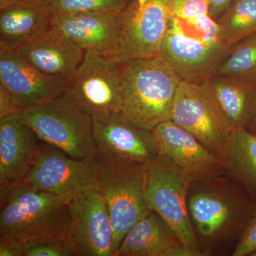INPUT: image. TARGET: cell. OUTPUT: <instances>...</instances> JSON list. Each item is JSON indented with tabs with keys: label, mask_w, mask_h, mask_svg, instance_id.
Instances as JSON below:
<instances>
[{
	"label": "cell",
	"mask_w": 256,
	"mask_h": 256,
	"mask_svg": "<svg viewBox=\"0 0 256 256\" xmlns=\"http://www.w3.org/2000/svg\"><path fill=\"white\" fill-rule=\"evenodd\" d=\"M190 222L202 256L232 255L256 208V201L228 174L192 182Z\"/></svg>",
	"instance_id": "1"
},
{
	"label": "cell",
	"mask_w": 256,
	"mask_h": 256,
	"mask_svg": "<svg viewBox=\"0 0 256 256\" xmlns=\"http://www.w3.org/2000/svg\"><path fill=\"white\" fill-rule=\"evenodd\" d=\"M22 182L0 188V236L21 240L26 246L68 237L69 200Z\"/></svg>",
	"instance_id": "2"
},
{
	"label": "cell",
	"mask_w": 256,
	"mask_h": 256,
	"mask_svg": "<svg viewBox=\"0 0 256 256\" xmlns=\"http://www.w3.org/2000/svg\"><path fill=\"white\" fill-rule=\"evenodd\" d=\"M182 80L160 56L122 64L121 114L148 130L170 120Z\"/></svg>",
	"instance_id": "3"
},
{
	"label": "cell",
	"mask_w": 256,
	"mask_h": 256,
	"mask_svg": "<svg viewBox=\"0 0 256 256\" xmlns=\"http://www.w3.org/2000/svg\"><path fill=\"white\" fill-rule=\"evenodd\" d=\"M97 184L114 230V256L126 234L150 210L146 197V164L96 156Z\"/></svg>",
	"instance_id": "4"
},
{
	"label": "cell",
	"mask_w": 256,
	"mask_h": 256,
	"mask_svg": "<svg viewBox=\"0 0 256 256\" xmlns=\"http://www.w3.org/2000/svg\"><path fill=\"white\" fill-rule=\"evenodd\" d=\"M20 112L43 142L76 159L97 156L94 120L66 94Z\"/></svg>",
	"instance_id": "5"
},
{
	"label": "cell",
	"mask_w": 256,
	"mask_h": 256,
	"mask_svg": "<svg viewBox=\"0 0 256 256\" xmlns=\"http://www.w3.org/2000/svg\"><path fill=\"white\" fill-rule=\"evenodd\" d=\"M122 64L86 50L84 60L66 80L65 94L92 119L121 114Z\"/></svg>",
	"instance_id": "6"
},
{
	"label": "cell",
	"mask_w": 256,
	"mask_h": 256,
	"mask_svg": "<svg viewBox=\"0 0 256 256\" xmlns=\"http://www.w3.org/2000/svg\"><path fill=\"white\" fill-rule=\"evenodd\" d=\"M171 120L222 160L234 128L204 82L182 80Z\"/></svg>",
	"instance_id": "7"
},
{
	"label": "cell",
	"mask_w": 256,
	"mask_h": 256,
	"mask_svg": "<svg viewBox=\"0 0 256 256\" xmlns=\"http://www.w3.org/2000/svg\"><path fill=\"white\" fill-rule=\"evenodd\" d=\"M192 180L164 156L146 164V197L158 213L178 234L181 242L202 256L192 228L188 208Z\"/></svg>",
	"instance_id": "8"
},
{
	"label": "cell",
	"mask_w": 256,
	"mask_h": 256,
	"mask_svg": "<svg viewBox=\"0 0 256 256\" xmlns=\"http://www.w3.org/2000/svg\"><path fill=\"white\" fill-rule=\"evenodd\" d=\"M121 18L114 60L126 64L160 56L171 18L166 0H132Z\"/></svg>",
	"instance_id": "9"
},
{
	"label": "cell",
	"mask_w": 256,
	"mask_h": 256,
	"mask_svg": "<svg viewBox=\"0 0 256 256\" xmlns=\"http://www.w3.org/2000/svg\"><path fill=\"white\" fill-rule=\"evenodd\" d=\"M69 208L66 242L74 256H114V227L97 183L70 197Z\"/></svg>",
	"instance_id": "10"
},
{
	"label": "cell",
	"mask_w": 256,
	"mask_h": 256,
	"mask_svg": "<svg viewBox=\"0 0 256 256\" xmlns=\"http://www.w3.org/2000/svg\"><path fill=\"white\" fill-rule=\"evenodd\" d=\"M22 182L36 190L70 198L97 183L96 158L76 159L42 141L33 166Z\"/></svg>",
	"instance_id": "11"
},
{
	"label": "cell",
	"mask_w": 256,
	"mask_h": 256,
	"mask_svg": "<svg viewBox=\"0 0 256 256\" xmlns=\"http://www.w3.org/2000/svg\"><path fill=\"white\" fill-rule=\"evenodd\" d=\"M151 131L159 156L169 160L192 182L226 174L220 156L172 120Z\"/></svg>",
	"instance_id": "12"
},
{
	"label": "cell",
	"mask_w": 256,
	"mask_h": 256,
	"mask_svg": "<svg viewBox=\"0 0 256 256\" xmlns=\"http://www.w3.org/2000/svg\"><path fill=\"white\" fill-rule=\"evenodd\" d=\"M230 48L222 40L205 42L184 34L170 18L160 56L182 80L202 82L214 75Z\"/></svg>",
	"instance_id": "13"
},
{
	"label": "cell",
	"mask_w": 256,
	"mask_h": 256,
	"mask_svg": "<svg viewBox=\"0 0 256 256\" xmlns=\"http://www.w3.org/2000/svg\"><path fill=\"white\" fill-rule=\"evenodd\" d=\"M0 87L21 112L64 95L66 82L42 73L18 50L0 48Z\"/></svg>",
	"instance_id": "14"
},
{
	"label": "cell",
	"mask_w": 256,
	"mask_h": 256,
	"mask_svg": "<svg viewBox=\"0 0 256 256\" xmlns=\"http://www.w3.org/2000/svg\"><path fill=\"white\" fill-rule=\"evenodd\" d=\"M94 120L97 156L148 164L159 156L151 130L130 122L122 114Z\"/></svg>",
	"instance_id": "15"
},
{
	"label": "cell",
	"mask_w": 256,
	"mask_h": 256,
	"mask_svg": "<svg viewBox=\"0 0 256 256\" xmlns=\"http://www.w3.org/2000/svg\"><path fill=\"white\" fill-rule=\"evenodd\" d=\"M42 142L20 112L0 119V188L24 180L40 152Z\"/></svg>",
	"instance_id": "16"
},
{
	"label": "cell",
	"mask_w": 256,
	"mask_h": 256,
	"mask_svg": "<svg viewBox=\"0 0 256 256\" xmlns=\"http://www.w3.org/2000/svg\"><path fill=\"white\" fill-rule=\"evenodd\" d=\"M121 14L78 12L52 14L50 26L84 50L114 60L118 48Z\"/></svg>",
	"instance_id": "17"
},
{
	"label": "cell",
	"mask_w": 256,
	"mask_h": 256,
	"mask_svg": "<svg viewBox=\"0 0 256 256\" xmlns=\"http://www.w3.org/2000/svg\"><path fill=\"white\" fill-rule=\"evenodd\" d=\"M18 50L42 73L66 82L78 68L86 52L52 26Z\"/></svg>",
	"instance_id": "18"
},
{
	"label": "cell",
	"mask_w": 256,
	"mask_h": 256,
	"mask_svg": "<svg viewBox=\"0 0 256 256\" xmlns=\"http://www.w3.org/2000/svg\"><path fill=\"white\" fill-rule=\"evenodd\" d=\"M45 6L16 1L0 8V48L18 50L50 28Z\"/></svg>",
	"instance_id": "19"
},
{
	"label": "cell",
	"mask_w": 256,
	"mask_h": 256,
	"mask_svg": "<svg viewBox=\"0 0 256 256\" xmlns=\"http://www.w3.org/2000/svg\"><path fill=\"white\" fill-rule=\"evenodd\" d=\"M180 244L170 224L152 210L126 234L114 256H166Z\"/></svg>",
	"instance_id": "20"
},
{
	"label": "cell",
	"mask_w": 256,
	"mask_h": 256,
	"mask_svg": "<svg viewBox=\"0 0 256 256\" xmlns=\"http://www.w3.org/2000/svg\"><path fill=\"white\" fill-rule=\"evenodd\" d=\"M204 82L234 130L248 128L255 109L256 86L215 75Z\"/></svg>",
	"instance_id": "21"
},
{
	"label": "cell",
	"mask_w": 256,
	"mask_h": 256,
	"mask_svg": "<svg viewBox=\"0 0 256 256\" xmlns=\"http://www.w3.org/2000/svg\"><path fill=\"white\" fill-rule=\"evenodd\" d=\"M222 160L226 174L256 201V134L247 128L234 129Z\"/></svg>",
	"instance_id": "22"
},
{
	"label": "cell",
	"mask_w": 256,
	"mask_h": 256,
	"mask_svg": "<svg viewBox=\"0 0 256 256\" xmlns=\"http://www.w3.org/2000/svg\"><path fill=\"white\" fill-rule=\"evenodd\" d=\"M220 38L229 48L256 34V0H234L217 20Z\"/></svg>",
	"instance_id": "23"
},
{
	"label": "cell",
	"mask_w": 256,
	"mask_h": 256,
	"mask_svg": "<svg viewBox=\"0 0 256 256\" xmlns=\"http://www.w3.org/2000/svg\"><path fill=\"white\" fill-rule=\"evenodd\" d=\"M214 75L256 86V34L232 46Z\"/></svg>",
	"instance_id": "24"
},
{
	"label": "cell",
	"mask_w": 256,
	"mask_h": 256,
	"mask_svg": "<svg viewBox=\"0 0 256 256\" xmlns=\"http://www.w3.org/2000/svg\"><path fill=\"white\" fill-rule=\"evenodd\" d=\"M132 0H52L45 5L50 14L92 12L118 14Z\"/></svg>",
	"instance_id": "25"
},
{
	"label": "cell",
	"mask_w": 256,
	"mask_h": 256,
	"mask_svg": "<svg viewBox=\"0 0 256 256\" xmlns=\"http://www.w3.org/2000/svg\"><path fill=\"white\" fill-rule=\"evenodd\" d=\"M171 18L184 34L192 38L205 42L220 40V25L210 14L190 20H178L172 16Z\"/></svg>",
	"instance_id": "26"
},
{
	"label": "cell",
	"mask_w": 256,
	"mask_h": 256,
	"mask_svg": "<svg viewBox=\"0 0 256 256\" xmlns=\"http://www.w3.org/2000/svg\"><path fill=\"white\" fill-rule=\"evenodd\" d=\"M166 5L170 16L178 20H190L210 12V0H166Z\"/></svg>",
	"instance_id": "27"
},
{
	"label": "cell",
	"mask_w": 256,
	"mask_h": 256,
	"mask_svg": "<svg viewBox=\"0 0 256 256\" xmlns=\"http://www.w3.org/2000/svg\"><path fill=\"white\" fill-rule=\"evenodd\" d=\"M73 256L66 240L54 239L30 246L25 256Z\"/></svg>",
	"instance_id": "28"
},
{
	"label": "cell",
	"mask_w": 256,
	"mask_h": 256,
	"mask_svg": "<svg viewBox=\"0 0 256 256\" xmlns=\"http://www.w3.org/2000/svg\"><path fill=\"white\" fill-rule=\"evenodd\" d=\"M256 252V208L232 256H252Z\"/></svg>",
	"instance_id": "29"
},
{
	"label": "cell",
	"mask_w": 256,
	"mask_h": 256,
	"mask_svg": "<svg viewBox=\"0 0 256 256\" xmlns=\"http://www.w3.org/2000/svg\"><path fill=\"white\" fill-rule=\"evenodd\" d=\"M26 244L21 240L6 236H0V256H25Z\"/></svg>",
	"instance_id": "30"
},
{
	"label": "cell",
	"mask_w": 256,
	"mask_h": 256,
	"mask_svg": "<svg viewBox=\"0 0 256 256\" xmlns=\"http://www.w3.org/2000/svg\"><path fill=\"white\" fill-rule=\"evenodd\" d=\"M18 112L20 111L9 94L4 88L0 87V119Z\"/></svg>",
	"instance_id": "31"
},
{
	"label": "cell",
	"mask_w": 256,
	"mask_h": 256,
	"mask_svg": "<svg viewBox=\"0 0 256 256\" xmlns=\"http://www.w3.org/2000/svg\"><path fill=\"white\" fill-rule=\"evenodd\" d=\"M234 0H210V16L217 20L228 9Z\"/></svg>",
	"instance_id": "32"
},
{
	"label": "cell",
	"mask_w": 256,
	"mask_h": 256,
	"mask_svg": "<svg viewBox=\"0 0 256 256\" xmlns=\"http://www.w3.org/2000/svg\"><path fill=\"white\" fill-rule=\"evenodd\" d=\"M16 1L28 2L34 3V4L45 6V5L48 4L50 2H52V0H0V8H4L6 5Z\"/></svg>",
	"instance_id": "33"
},
{
	"label": "cell",
	"mask_w": 256,
	"mask_h": 256,
	"mask_svg": "<svg viewBox=\"0 0 256 256\" xmlns=\"http://www.w3.org/2000/svg\"><path fill=\"white\" fill-rule=\"evenodd\" d=\"M247 129L248 130H250V132L256 134V99L254 116H252V121H250V124H249L248 127Z\"/></svg>",
	"instance_id": "34"
},
{
	"label": "cell",
	"mask_w": 256,
	"mask_h": 256,
	"mask_svg": "<svg viewBox=\"0 0 256 256\" xmlns=\"http://www.w3.org/2000/svg\"><path fill=\"white\" fill-rule=\"evenodd\" d=\"M252 256H256V252H254V254H252Z\"/></svg>",
	"instance_id": "35"
}]
</instances>
